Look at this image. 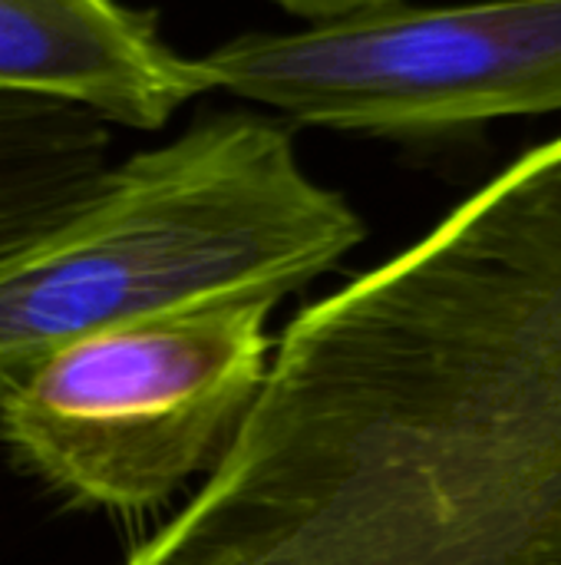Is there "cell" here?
<instances>
[{
  "label": "cell",
  "mask_w": 561,
  "mask_h": 565,
  "mask_svg": "<svg viewBox=\"0 0 561 565\" xmlns=\"http://www.w3.org/2000/svg\"><path fill=\"white\" fill-rule=\"evenodd\" d=\"M208 89L357 136H443L561 113V0L387 3L198 56Z\"/></svg>",
  "instance_id": "obj_4"
},
{
  "label": "cell",
  "mask_w": 561,
  "mask_h": 565,
  "mask_svg": "<svg viewBox=\"0 0 561 565\" xmlns=\"http://www.w3.org/2000/svg\"><path fill=\"white\" fill-rule=\"evenodd\" d=\"M271 305L225 301L79 338L0 401L17 463L83 507L142 513L218 463L268 377Z\"/></svg>",
  "instance_id": "obj_3"
},
{
  "label": "cell",
  "mask_w": 561,
  "mask_h": 565,
  "mask_svg": "<svg viewBox=\"0 0 561 565\" xmlns=\"http://www.w3.org/2000/svg\"><path fill=\"white\" fill-rule=\"evenodd\" d=\"M112 166V122L93 109L0 93V262L73 215Z\"/></svg>",
  "instance_id": "obj_6"
},
{
  "label": "cell",
  "mask_w": 561,
  "mask_h": 565,
  "mask_svg": "<svg viewBox=\"0 0 561 565\" xmlns=\"http://www.w3.org/2000/svg\"><path fill=\"white\" fill-rule=\"evenodd\" d=\"M0 93L63 99L112 126L162 129L212 93L202 60L122 0H0Z\"/></svg>",
  "instance_id": "obj_5"
},
{
  "label": "cell",
  "mask_w": 561,
  "mask_h": 565,
  "mask_svg": "<svg viewBox=\"0 0 561 565\" xmlns=\"http://www.w3.org/2000/svg\"><path fill=\"white\" fill-rule=\"evenodd\" d=\"M294 136L231 109L112 162L56 228L0 262V401L66 344L139 318L278 305L364 242Z\"/></svg>",
  "instance_id": "obj_2"
},
{
  "label": "cell",
  "mask_w": 561,
  "mask_h": 565,
  "mask_svg": "<svg viewBox=\"0 0 561 565\" xmlns=\"http://www.w3.org/2000/svg\"><path fill=\"white\" fill-rule=\"evenodd\" d=\"M281 10H288L291 17L304 20V23H327V20H341L360 10H374V7H387L397 0H274Z\"/></svg>",
  "instance_id": "obj_7"
},
{
  "label": "cell",
  "mask_w": 561,
  "mask_h": 565,
  "mask_svg": "<svg viewBox=\"0 0 561 565\" xmlns=\"http://www.w3.org/2000/svg\"><path fill=\"white\" fill-rule=\"evenodd\" d=\"M126 565H561V179L516 159L304 308Z\"/></svg>",
  "instance_id": "obj_1"
}]
</instances>
